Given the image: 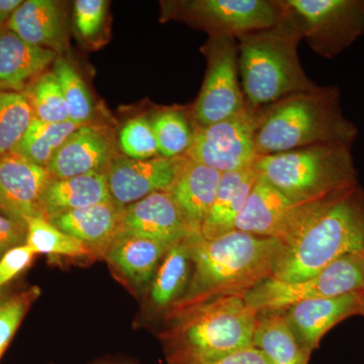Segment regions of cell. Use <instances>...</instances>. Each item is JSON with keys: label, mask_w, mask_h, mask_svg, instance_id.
Here are the masks:
<instances>
[{"label": "cell", "mask_w": 364, "mask_h": 364, "mask_svg": "<svg viewBox=\"0 0 364 364\" xmlns=\"http://www.w3.org/2000/svg\"><path fill=\"white\" fill-rule=\"evenodd\" d=\"M363 246L364 189L358 183L306 203L272 277L282 282L309 279L342 256L363 252Z\"/></svg>", "instance_id": "cell-1"}, {"label": "cell", "mask_w": 364, "mask_h": 364, "mask_svg": "<svg viewBox=\"0 0 364 364\" xmlns=\"http://www.w3.org/2000/svg\"><path fill=\"white\" fill-rule=\"evenodd\" d=\"M193 272L182 298L166 314L167 318L214 299L245 296L272 277L282 243L245 232L234 231L207 240L191 236Z\"/></svg>", "instance_id": "cell-2"}, {"label": "cell", "mask_w": 364, "mask_h": 364, "mask_svg": "<svg viewBox=\"0 0 364 364\" xmlns=\"http://www.w3.org/2000/svg\"><path fill=\"white\" fill-rule=\"evenodd\" d=\"M287 6L286 16L277 25L237 38L242 90L251 107H270L318 86L301 66L299 45L303 33Z\"/></svg>", "instance_id": "cell-3"}, {"label": "cell", "mask_w": 364, "mask_h": 364, "mask_svg": "<svg viewBox=\"0 0 364 364\" xmlns=\"http://www.w3.org/2000/svg\"><path fill=\"white\" fill-rule=\"evenodd\" d=\"M358 136V127L345 117L339 88L318 86L264 107L256 150L264 156L318 144L351 147Z\"/></svg>", "instance_id": "cell-4"}, {"label": "cell", "mask_w": 364, "mask_h": 364, "mask_svg": "<svg viewBox=\"0 0 364 364\" xmlns=\"http://www.w3.org/2000/svg\"><path fill=\"white\" fill-rule=\"evenodd\" d=\"M258 313L244 296H224L168 318L161 337L170 361L202 360L253 346Z\"/></svg>", "instance_id": "cell-5"}, {"label": "cell", "mask_w": 364, "mask_h": 364, "mask_svg": "<svg viewBox=\"0 0 364 364\" xmlns=\"http://www.w3.org/2000/svg\"><path fill=\"white\" fill-rule=\"evenodd\" d=\"M253 167L258 176L296 203L315 202L358 184L351 147L341 144L264 155Z\"/></svg>", "instance_id": "cell-6"}, {"label": "cell", "mask_w": 364, "mask_h": 364, "mask_svg": "<svg viewBox=\"0 0 364 364\" xmlns=\"http://www.w3.org/2000/svg\"><path fill=\"white\" fill-rule=\"evenodd\" d=\"M364 291V253L342 256L317 274L299 282L269 277L244 296L258 315L280 313L309 299L334 298Z\"/></svg>", "instance_id": "cell-7"}, {"label": "cell", "mask_w": 364, "mask_h": 364, "mask_svg": "<svg viewBox=\"0 0 364 364\" xmlns=\"http://www.w3.org/2000/svg\"><path fill=\"white\" fill-rule=\"evenodd\" d=\"M264 107L247 104L240 112L218 123L193 126V135L186 156L221 173L250 168L257 160L256 133Z\"/></svg>", "instance_id": "cell-8"}, {"label": "cell", "mask_w": 364, "mask_h": 364, "mask_svg": "<svg viewBox=\"0 0 364 364\" xmlns=\"http://www.w3.org/2000/svg\"><path fill=\"white\" fill-rule=\"evenodd\" d=\"M311 49L323 58L343 53L364 33V0H286Z\"/></svg>", "instance_id": "cell-9"}, {"label": "cell", "mask_w": 364, "mask_h": 364, "mask_svg": "<svg viewBox=\"0 0 364 364\" xmlns=\"http://www.w3.org/2000/svg\"><path fill=\"white\" fill-rule=\"evenodd\" d=\"M207 56V74L191 111L196 127L210 126L226 119L240 112L246 105L239 81L237 40L210 38Z\"/></svg>", "instance_id": "cell-10"}, {"label": "cell", "mask_w": 364, "mask_h": 364, "mask_svg": "<svg viewBox=\"0 0 364 364\" xmlns=\"http://www.w3.org/2000/svg\"><path fill=\"white\" fill-rule=\"evenodd\" d=\"M287 11L284 0H198L177 4L172 13L205 28L210 38L237 40L277 25Z\"/></svg>", "instance_id": "cell-11"}, {"label": "cell", "mask_w": 364, "mask_h": 364, "mask_svg": "<svg viewBox=\"0 0 364 364\" xmlns=\"http://www.w3.org/2000/svg\"><path fill=\"white\" fill-rule=\"evenodd\" d=\"M305 203L291 202L279 189L257 177L245 205L235 222V230L277 239L282 245L293 236Z\"/></svg>", "instance_id": "cell-12"}, {"label": "cell", "mask_w": 364, "mask_h": 364, "mask_svg": "<svg viewBox=\"0 0 364 364\" xmlns=\"http://www.w3.org/2000/svg\"><path fill=\"white\" fill-rule=\"evenodd\" d=\"M186 159V156H159L146 160H114L107 171L112 200L128 207L152 193L169 191Z\"/></svg>", "instance_id": "cell-13"}, {"label": "cell", "mask_w": 364, "mask_h": 364, "mask_svg": "<svg viewBox=\"0 0 364 364\" xmlns=\"http://www.w3.org/2000/svg\"><path fill=\"white\" fill-rule=\"evenodd\" d=\"M51 179L45 167L16 153L0 157V210L26 228L30 220L42 215L43 195Z\"/></svg>", "instance_id": "cell-14"}, {"label": "cell", "mask_w": 364, "mask_h": 364, "mask_svg": "<svg viewBox=\"0 0 364 364\" xmlns=\"http://www.w3.org/2000/svg\"><path fill=\"white\" fill-rule=\"evenodd\" d=\"M363 296L364 291L334 298L309 299L280 313L301 348L311 355L332 328L345 318L361 315Z\"/></svg>", "instance_id": "cell-15"}, {"label": "cell", "mask_w": 364, "mask_h": 364, "mask_svg": "<svg viewBox=\"0 0 364 364\" xmlns=\"http://www.w3.org/2000/svg\"><path fill=\"white\" fill-rule=\"evenodd\" d=\"M121 233L174 244L196 232L168 191H160L124 208Z\"/></svg>", "instance_id": "cell-16"}, {"label": "cell", "mask_w": 364, "mask_h": 364, "mask_svg": "<svg viewBox=\"0 0 364 364\" xmlns=\"http://www.w3.org/2000/svg\"><path fill=\"white\" fill-rule=\"evenodd\" d=\"M111 143L104 133L92 127L82 126L71 134L55 153L47 166L52 178L105 173L112 160Z\"/></svg>", "instance_id": "cell-17"}, {"label": "cell", "mask_w": 364, "mask_h": 364, "mask_svg": "<svg viewBox=\"0 0 364 364\" xmlns=\"http://www.w3.org/2000/svg\"><path fill=\"white\" fill-rule=\"evenodd\" d=\"M222 173L186 158L173 186L168 191L184 219L196 233L214 203Z\"/></svg>", "instance_id": "cell-18"}, {"label": "cell", "mask_w": 364, "mask_h": 364, "mask_svg": "<svg viewBox=\"0 0 364 364\" xmlns=\"http://www.w3.org/2000/svg\"><path fill=\"white\" fill-rule=\"evenodd\" d=\"M173 244L119 233L105 249L107 260L136 287L150 286Z\"/></svg>", "instance_id": "cell-19"}, {"label": "cell", "mask_w": 364, "mask_h": 364, "mask_svg": "<svg viewBox=\"0 0 364 364\" xmlns=\"http://www.w3.org/2000/svg\"><path fill=\"white\" fill-rule=\"evenodd\" d=\"M124 208L114 200L62 214L50 220L54 226L82 242L91 250L105 249L121 233Z\"/></svg>", "instance_id": "cell-20"}, {"label": "cell", "mask_w": 364, "mask_h": 364, "mask_svg": "<svg viewBox=\"0 0 364 364\" xmlns=\"http://www.w3.org/2000/svg\"><path fill=\"white\" fill-rule=\"evenodd\" d=\"M105 173L52 178L43 195L41 213L48 221L62 214L112 202Z\"/></svg>", "instance_id": "cell-21"}, {"label": "cell", "mask_w": 364, "mask_h": 364, "mask_svg": "<svg viewBox=\"0 0 364 364\" xmlns=\"http://www.w3.org/2000/svg\"><path fill=\"white\" fill-rule=\"evenodd\" d=\"M257 177L254 167L222 173L214 203L200 229L203 238L212 240L234 231L237 217Z\"/></svg>", "instance_id": "cell-22"}, {"label": "cell", "mask_w": 364, "mask_h": 364, "mask_svg": "<svg viewBox=\"0 0 364 364\" xmlns=\"http://www.w3.org/2000/svg\"><path fill=\"white\" fill-rule=\"evenodd\" d=\"M56 59V52L28 44L11 31L0 33V87L20 92Z\"/></svg>", "instance_id": "cell-23"}, {"label": "cell", "mask_w": 364, "mask_h": 364, "mask_svg": "<svg viewBox=\"0 0 364 364\" xmlns=\"http://www.w3.org/2000/svg\"><path fill=\"white\" fill-rule=\"evenodd\" d=\"M6 26L21 40L37 47L55 52L63 44V18L58 4L51 0L23 1Z\"/></svg>", "instance_id": "cell-24"}, {"label": "cell", "mask_w": 364, "mask_h": 364, "mask_svg": "<svg viewBox=\"0 0 364 364\" xmlns=\"http://www.w3.org/2000/svg\"><path fill=\"white\" fill-rule=\"evenodd\" d=\"M191 235L170 247L151 282L150 305L157 312L168 313L188 289L193 272Z\"/></svg>", "instance_id": "cell-25"}, {"label": "cell", "mask_w": 364, "mask_h": 364, "mask_svg": "<svg viewBox=\"0 0 364 364\" xmlns=\"http://www.w3.org/2000/svg\"><path fill=\"white\" fill-rule=\"evenodd\" d=\"M253 346L264 352L272 364H308L310 358L289 331L282 313L259 315Z\"/></svg>", "instance_id": "cell-26"}, {"label": "cell", "mask_w": 364, "mask_h": 364, "mask_svg": "<svg viewBox=\"0 0 364 364\" xmlns=\"http://www.w3.org/2000/svg\"><path fill=\"white\" fill-rule=\"evenodd\" d=\"M80 127L70 121L50 124L35 119L14 152L47 169L62 144Z\"/></svg>", "instance_id": "cell-27"}, {"label": "cell", "mask_w": 364, "mask_h": 364, "mask_svg": "<svg viewBox=\"0 0 364 364\" xmlns=\"http://www.w3.org/2000/svg\"><path fill=\"white\" fill-rule=\"evenodd\" d=\"M33 119L26 93L0 90V157L14 152Z\"/></svg>", "instance_id": "cell-28"}, {"label": "cell", "mask_w": 364, "mask_h": 364, "mask_svg": "<svg viewBox=\"0 0 364 364\" xmlns=\"http://www.w3.org/2000/svg\"><path fill=\"white\" fill-rule=\"evenodd\" d=\"M25 243L36 254L83 257L93 253L82 242L64 233L43 215H38L28 221Z\"/></svg>", "instance_id": "cell-29"}, {"label": "cell", "mask_w": 364, "mask_h": 364, "mask_svg": "<svg viewBox=\"0 0 364 364\" xmlns=\"http://www.w3.org/2000/svg\"><path fill=\"white\" fill-rule=\"evenodd\" d=\"M159 156H184L193 141V130L188 119L177 109L158 112L151 121Z\"/></svg>", "instance_id": "cell-30"}, {"label": "cell", "mask_w": 364, "mask_h": 364, "mask_svg": "<svg viewBox=\"0 0 364 364\" xmlns=\"http://www.w3.org/2000/svg\"><path fill=\"white\" fill-rule=\"evenodd\" d=\"M26 95L32 105L35 119L50 124L69 121L68 107L54 72L41 74Z\"/></svg>", "instance_id": "cell-31"}, {"label": "cell", "mask_w": 364, "mask_h": 364, "mask_svg": "<svg viewBox=\"0 0 364 364\" xmlns=\"http://www.w3.org/2000/svg\"><path fill=\"white\" fill-rule=\"evenodd\" d=\"M54 72L63 92L69 121L78 126H85L93 114V102L90 91L80 74L67 60L57 58L54 62Z\"/></svg>", "instance_id": "cell-32"}, {"label": "cell", "mask_w": 364, "mask_h": 364, "mask_svg": "<svg viewBox=\"0 0 364 364\" xmlns=\"http://www.w3.org/2000/svg\"><path fill=\"white\" fill-rule=\"evenodd\" d=\"M121 149L131 159L146 160L159 157L152 124L145 117L127 122L119 132Z\"/></svg>", "instance_id": "cell-33"}, {"label": "cell", "mask_w": 364, "mask_h": 364, "mask_svg": "<svg viewBox=\"0 0 364 364\" xmlns=\"http://www.w3.org/2000/svg\"><path fill=\"white\" fill-rule=\"evenodd\" d=\"M33 296L32 293L21 294L0 305V358L20 326Z\"/></svg>", "instance_id": "cell-34"}, {"label": "cell", "mask_w": 364, "mask_h": 364, "mask_svg": "<svg viewBox=\"0 0 364 364\" xmlns=\"http://www.w3.org/2000/svg\"><path fill=\"white\" fill-rule=\"evenodd\" d=\"M107 2L105 0H77L75 2V25L85 38L97 35L104 25Z\"/></svg>", "instance_id": "cell-35"}, {"label": "cell", "mask_w": 364, "mask_h": 364, "mask_svg": "<svg viewBox=\"0 0 364 364\" xmlns=\"http://www.w3.org/2000/svg\"><path fill=\"white\" fill-rule=\"evenodd\" d=\"M36 255L26 243L7 250L0 258V289L30 267Z\"/></svg>", "instance_id": "cell-36"}, {"label": "cell", "mask_w": 364, "mask_h": 364, "mask_svg": "<svg viewBox=\"0 0 364 364\" xmlns=\"http://www.w3.org/2000/svg\"><path fill=\"white\" fill-rule=\"evenodd\" d=\"M169 364H272L264 352L250 346L214 359L170 361Z\"/></svg>", "instance_id": "cell-37"}, {"label": "cell", "mask_w": 364, "mask_h": 364, "mask_svg": "<svg viewBox=\"0 0 364 364\" xmlns=\"http://www.w3.org/2000/svg\"><path fill=\"white\" fill-rule=\"evenodd\" d=\"M26 228L9 219L0 210V258L9 249L23 244Z\"/></svg>", "instance_id": "cell-38"}, {"label": "cell", "mask_w": 364, "mask_h": 364, "mask_svg": "<svg viewBox=\"0 0 364 364\" xmlns=\"http://www.w3.org/2000/svg\"><path fill=\"white\" fill-rule=\"evenodd\" d=\"M23 2V0H0V26L9 23Z\"/></svg>", "instance_id": "cell-39"}, {"label": "cell", "mask_w": 364, "mask_h": 364, "mask_svg": "<svg viewBox=\"0 0 364 364\" xmlns=\"http://www.w3.org/2000/svg\"><path fill=\"white\" fill-rule=\"evenodd\" d=\"M361 315L364 316V296H363V312H361Z\"/></svg>", "instance_id": "cell-40"}, {"label": "cell", "mask_w": 364, "mask_h": 364, "mask_svg": "<svg viewBox=\"0 0 364 364\" xmlns=\"http://www.w3.org/2000/svg\"><path fill=\"white\" fill-rule=\"evenodd\" d=\"M97 364H121V363H97Z\"/></svg>", "instance_id": "cell-41"}, {"label": "cell", "mask_w": 364, "mask_h": 364, "mask_svg": "<svg viewBox=\"0 0 364 364\" xmlns=\"http://www.w3.org/2000/svg\"><path fill=\"white\" fill-rule=\"evenodd\" d=\"M363 253H364V246H363Z\"/></svg>", "instance_id": "cell-42"}]
</instances>
